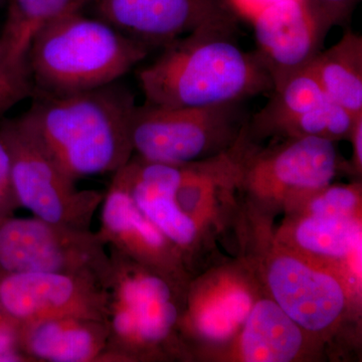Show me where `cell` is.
<instances>
[{"instance_id": "7", "label": "cell", "mask_w": 362, "mask_h": 362, "mask_svg": "<svg viewBox=\"0 0 362 362\" xmlns=\"http://www.w3.org/2000/svg\"><path fill=\"white\" fill-rule=\"evenodd\" d=\"M59 272L96 278L107 289L110 255L97 232L0 216V275Z\"/></svg>"}, {"instance_id": "8", "label": "cell", "mask_w": 362, "mask_h": 362, "mask_svg": "<svg viewBox=\"0 0 362 362\" xmlns=\"http://www.w3.org/2000/svg\"><path fill=\"white\" fill-rule=\"evenodd\" d=\"M109 292L96 278L59 272L0 275V308L20 327L59 317L106 321Z\"/></svg>"}, {"instance_id": "18", "label": "cell", "mask_w": 362, "mask_h": 362, "mask_svg": "<svg viewBox=\"0 0 362 362\" xmlns=\"http://www.w3.org/2000/svg\"><path fill=\"white\" fill-rule=\"evenodd\" d=\"M180 327L194 330L199 337L214 342L228 340L243 327L254 299L245 286L223 281L206 296L194 293Z\"/></svg>"}, {"instance_id": "20", "label": "cell", "mask_w": 362, "mask_h": 362, "mask_svg": "<svg viewBox=\"0 0 362 362\" xmlns=\"http://www.w3.org/2000/svg\"><path fill=\"white\" fill-rule=\"evenodd\" d=\"M294 239L309 254L349 262L352 275L361 280V223L357 216L308 214L298 223Z\"/></svg>"}, {"instance_id": "11", "label": "cell", "mask_w": 362, "mask_h": 362, "mask_svg": "<svg viewBox=\"0 0 362 362\" xmlns=\"http://www.w3.org/2000/svg\"><path fill=\"white\" fill-rule=\"evenodd\" d=\"M98 235L109 250L120 252L182 287L183 256L138 209L117 173L104 192Z\"/></svg>"}, {"instance_id": "15", "label": "cell", "mask_w": 362, "mask_h": 362, "mask_svg": "<svg viewBox=\"0 0 362 362\" xmlns=\"http://www.w3.org/2000/svg\"><path fill=\"white\" fill-rule=\"evenodd\" d=\"M106 321L59 317L21 327V352L32 362H108Z\"/></svg>"}, {"instance_id": "24", "label": "cell", "mask_w": 362, "mask_h": 362, "mask_svg": "<svg viewBox=\"0 0 362 362\" xmlns=\"http://www.w3.org/2000/svg\"><path fill=\"white\" fill-rule=\"evenodd\" d=\"M30 95L32 90L28 78L0 66V122L7 112Z\"/></svg>"}, {"instance_id": "23", "label": "cell", "mask_w": 362, "mask_h": 362, "mask_svg": "<svg viewBox=\"0 0 362 362\" xmlns=\"http://www.w3.org/2000/svg\"><path fill=\"white\" fill-rule=\"evenodd\" d=\"M361 197L356 185H327L309 201V214L321 216H356Z\"/></svg>"}, {"instance_id": "14", "label": "cell", "mask_w": 362, "mask_h": 362, "mask_svg": "<svg viewBox=\"0 0 362 362\" xmlns=\"http://www.w3.org/2000/svg\"><path fill=\"white\" fill-rule=\"evenodd\" d=\"M124 185L144 216L181 252L189 251L199 238V221L185 213L177 199L181 165L146 161L132 156L117 171Z\"/></svg>"}, {"instance_id": "1", "label": "cell", "mask_w": 362, "mask_h": 362, "mask_svg": "<svg viewBox=\"0 0 362 362\" xmlns=\"http://www.w3.org/2000/svg\"><path fill=\"white\" fill-rule=\"evenodd\" d=\"M32 98L21 119L71 180L114 175L132 158L130 127L137 105L118 81L73 94Z\"/></svg>"}, {"instance_id": "2", "label": "cell", "mask_w": 362, "mask_h": 362, "mask_svg": "<svg viewBox=\"0 0 362 362\" xmlns=\"http://www.w3.org/2000/svg\"><path fill=\"white\" fill-rule=\"evenodd\" d=\"M233 28H204L164 45L158 58L138 71L145 103L204 108L273 90L270 73L257 52L233 42Z\"/></svg>"}, {"instance_id": "27", "label": "cell", "mask_w": 362, "mask_h": 362, "mask_svg": "<svg viewBox=\"0 0 362 362\" xmlns=\"http://www.w3.org/2000/svg\"><path fill=\"white\" fill-rule=\"evenodd\" d=\"M325 30L344 20L358 0H305Z\"/></svg>"}, {"instance_id": "16", "label": "cell", "mask_w": 362, "mask_h": 362, "mask_svg": "<svg viewBox=\"0 0 362 362\" xmlns=\"http://www.w3.org/2000/svg\"><path fill=\"white\" fill-rule=\"evenodd\" d=\"M303 329L273 299L255 302L240 337V352L247 362H289L303 346Z\"/></svg>"}, {"instance_id": "25", "label": "cell", "mask_w": 362, "mask_h": 362, "mask_svg": "<svg viewBox=\"0 0 362 362\" xmlns=\"http://www.w3.org/2000/svg\"><path fill=\"white\" fill-rule=\"evenodd\" d=\"M20 209L13 185L11 156L8 145L0 133V216L14 214Z\"/></svg>"}, {"instance_id": "9", "label": "cell", "mask_w": 362, "mask_h": 362, "mask_svg": "<svg viewBox=\"0 0 362 362\" xmlns=\"http://www.w3.org/2000/svg\"><path fill=\"white\" fill-rule=\"evenodd\" d=\"M286 139L247 163H238L237 177L252 192L276 197H311L331 185L339 165L334 142L310 136Z\"/></svg>"}, {"instance_id": "28", "label": "cell", "mask_w": 362, "mask_h": 362, "mask_svg": "<svg viewBox=\"0 0 362 362\" xmlns=\"http://www.w3.org/2000/svg\"><path fill=\"white\" fill-rule=\"evenodd\" d=\"M235 11L252 21L269 7L287 0H228Z\"/></svg>"}, {"instance_id": "21", "label": "cell", "mask_w": 362, "mask_h": 362, "mask_svg": "<svg viewBox=\"0 0 362 362\" xmlns=\"http://www.w3.org/2000/svg\"><path fill=\"white\" fill-rule=\"evenodd\" d=\"M268 104L252 118V130L272 135L283 124L329 99L310 66H306L274 88Z\"/></svg>"}, {"instance_id": "30", "label": "cell", "mask_w": 362, "mask_h": 362, "mask_svg": "<svg viewBox=\"0 0 362 362\" xmlns=\"http://www.w3.org/2000/svg\"><path fill=\"white\" fill-rule=\"evenodd\" d=\"M4 0H0V6H1L2 2H4Z\"/></svg>"}, {"instance_id": "4", "label": "cell", "mask_w": 362, "mask_h": 362, "mask_svg": "<svg viewBox=\"0 0 362 362\" xmlns=\"http://www.w3.org/2000/svg\"><path fill=\"white\" fill-rule=\"evenodd\" d=\"M108 361L164 358L178 349L182 287L110 250Z\"/></svg>"}, {"instance_id": "13", "label": "cell", "mask_w": 362, "mask_h": 362, "mask_svg": "<svg viewBox=\"0 0 362 362\" xmlns=\"http://www.w3.org/2000/svg\"><path fill=\"white\" fill-rule=\"evenodd\" d=\"M251 21L257 54L270 73L274 88L309 65L327 32L305 0L280 2Z\"/></svg>"}, {"instance_id": "19", "label": "cell", "mask_w": 362, "mask_h": 362, "mask_svg": "<svg viewBox=\"0 0 362 362\" xmlns=\"http://www.w3.org/2000/svg\"><path fill=\"white\" fill-rule=\"evenodd\" d=\"M319 84L333 102L354 115L362 113V37L347 32L337 44L309 63Z\"/></svg>"}, {"instance_id": "29", "label": "cell", "mask_w": 362, "mask_h": 362, "mask_svg": "<svg viewBox=\"0 0 362 362\" xmlns=\"http://www.w3.org/2000/svg\"><path fill=\"white\" fill-rule=\"evenodd\" d=\"M349 139L354 145V164L357 173H361L362 168V114H359L354 121V128Z\"/></svg>"}, {"instance_id": "5", "label": "cell", "mask_w": 362, "mask_h": 362, "mask_svg": "<svg viewBox=\"0 0 362 362\" xmlns=\"http://www.w3.org/2000/svg\"><path fill=\"white\" fill-rule=\"evenodd\" d=\"M242 103L204 108L136 106L130 127L133 154L146 161L183 165L220 156L247 130Z\"/></svg>"}, {"instance_id": "3", "label": "cell", "mask_w": 362, "mask_h": 362, "mask_svg": "<svg viewBox=\"0 0 362 362\" xmlns=\"http://www.w3.org/2000/svg\"><path fill=\"white\" fill-rule=\"evenodd\" d=\"M149 47L101 18L77 11L42 26L25 56L33 96H61L115 83L146 58Z\"/></svg>"}, {"instance_id": "12", "label": "cell", "mask_w": 362, "mask_h": 362, "mask_svg": "<svg viewBox=\"0 0 362 362\" xmlns=\"http://www.w3.org/2000/svg\"><path fill=\"white\" fill-rule=\"evenodd\" d=\"M267 283L272 299L309 332H322L334 325L346 306V292L339 279L293 255L271 259Z\"/></svg>"}, {"instance_id": "10", "label": "cell", "mask_w": 362, "mask_h": 362, "mask_svg": "<svg viewBox=\"0 0 362 362\" xmlns=\"http://www.w3.org/2000/svg\"><path fill=\"white\" fill-rule=\"evenodd\" d=\"M93 4L98 18L149 49L197 30L233 25L218 0H94Z\"/></svg>"}, {"instance_id": "26", "label": "cell", "mask_w": 362, "mask_h": 362, "mask_svg": "<svg viewBox=\"0 0 362 362\" xmlns=\"http://www.w3.org/2000/svg\"><path fill=\"white\" fill-rule=\"evenodd\" d=\"M21 327L0 308V362H32L21 352Z\"/></svg>"}, {"instance_id": "6", "label": "cell", "mask_w": 362, "mask_h": 362, "mask_svg": "<svg viewBox=\"0 0 362 362\" xmlns=\"http://www.w3.org/2000/svg\"><path fill=\"white\" fill-rule=\"evenodd\" d=\"M0 133L11 151L13 189L20 207L49 223L90 230L104 192L78 188L77 181L54 163L21 117L4 118Z\"/></svg>"}, {"instance_id": "22", "label": "cell", "mask_w": 362, "mask_h": 362, "mask_svg": "<svg viewBox=\"0 0 362 362\" xmlns=\"http://www.w3.org/2000/svg\"><path fill=\"white\" fill-rule=\"evenodd\" d=\"M358 115H354L340 105L328 99L315 108L283 124L273 134L286 138L310 136L333 142L349 139L354 121Z\"/></svg>"}, {"instance_id": "17", "label": "cell", "mask_w": 362, "mask_h": 362, "mask_svg": "<svg viewBox=\"0 0 362 362\" xmlns=\"http://www.w3.org/2000/svg\"><path fill=\"white\" fill-rule=\"evenodd\" d=\"M6 21L0 32V66L25 74V56L35 33L62 16L82 11L94 0H7Z\"/></svg>"}]
</instances>
